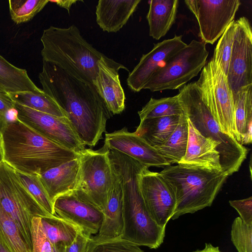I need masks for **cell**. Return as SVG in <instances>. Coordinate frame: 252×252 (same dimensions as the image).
I'll return each mask as SVG.
<instances>
[{
    "mask_svg": "<svg viewBox=\"0 0 252 252\" xmlns=\"http://www.w3.org/2000/svg\"><path fill=\"white\" fill-rule=\"evenodd\" d=\"M38 77L42 90L65 111L83 145L90 147L97 145L103 138L107 121L112 114L94 86L44 61Z\"/></svg>",
    "mask_w": 252,
    "mask_h": 252,
    "instance_id": "6da1fadb",
    "label": "cell"
},
{
    "mask_svg": "<svg viewBox=\"0 0 252 252\" xmlns=\"http://www.w3.org/2000/svg\"><path fill=\"white\" fill-rule=\"evenodd\" d=\"M109 158L122 190L124 225L120 238L138 246L158 248L165 228L152 218L142 196L139 176L146 165L114 150H109Z\"/></svg>",
    "mask_w": 252,
    "mask_h": 252,
    "instance_id": "7a4b0ae2",
    "label": "cell"
},
{
    "mask_svg": "<svg viewBox=\"0 0 252 252\" xmlns=\"http://www.w3.org/2000/svg\"><path fill=\"white\" fill-rule=\"evenodd\" d=\"M0 137L4 161L28 174L40 175L80 155L16 118L7 124Z\"/></svg>",
    "mask_w": 252,
    "mask_h": 252,
    "instance_id": "3957f363",
    "label": "cell"
},
{
    "mask_svg": "<svg viewBox=\"0 0 252 252\" xmlns=\"http://www.w3.org/2000/svg\"><path fill=\"white\" fill-rule=\"evenodd\" d=\"M40 40L42 61L57 65L77 80L93 85L98 61L105 55L88 42L75 25L67 28L50 26L43 31Z\"/></svg>",
    "mask_w": 252,
    "mask_h": 252,
    "instance_id": "277c9868",
    "label": "cell"
},
{
    "mask_svg": "<svg viewBox=\"0 0 252 252\" xmlns=\"http://www.w3.org/2000/svg\"><path fill=\"white\" fill-rule=\"evenodd\" d=\"M159 173L175 195L172 220L210 206L229 176L224 172L189 168L179 164L165 166Z\"/></svg>",
    "mask_w": 252,
    "mask_h": 252,
    "instance_id": "5b68a950",
    "label": "cell"
},
{
    "mask_svg": "<svg viewBox=\"0 0 252 252\" xmlns=\"http://www.w3.org/2000/svg\"><path fill=\"white\" fill-rule=\"evenodd\" d=\"M177 94L184 114L204 137L219 144L220 164L222 172L229 176L237 172L246 159L248 150L235 138L222 133L204 102L195 82L179 89Z\"/></svg>",
    "mask_w": 252,
    "mask_h": 252,
    "instance_id": "8992f818",
    "label": "cell"
},
{
    "mask_svg": "<svg viewBox=\"0 0 252 252\" xmlns=\"http://www.w3.org/2000/svg\"><path fill=\"white\" fill-rule=\"evenodd\" d=\"M0 208L16 222L32 250V219L53 216L37 203L16 171L4 161L0 163Z\"/></svg>",
    "mask_w": 252,
    "mask_h": 252,
    "instance_id": "52a82bcc",
    "label": "cell"
},
{
    "mask_svg": "<svg viewBox=\"0 0 252 252\" xmlns=\"http://www.w3.org/2000/svg\"><path fill=\"white\" fill-rule=\"evenodd\" d=\"M203 41L192 40L158 67L143 89L151 92L180 89L197 76L205 65L209 52Z\"/></svg>",
    "mask_w": 252,
    "mask_h": 252,
    "instance_id": "ba28073f",
    "label": "cell"
},
{
    "mask_svg": "<svg viewBox=\"0 0 252 252\" xmlns=\"http://www.w3.org/2000/svg\"><path fill=\"white\" fill-rule=\"evenodd\" d=\"M109 152V149L104 145L97 150L86 148L79 156V179L75 190L91 200L102 211L116 178Z\"/></svg>",
    "mask_w": 252,
    "mask_h": 252,
    "instance_id": "9c48e42d",
    "label": "cell"
},
{
    "mask_svg": "<svg viewBox=\"0 0 252 252\" xmlns=\"http://www.w3.org/2000/svg\"><path fill=\"white\" fill-rule=\"evenodd\" d=\"M195 82L221 131L235 139L233 100L226 75L210 60Z\"/></svg>",
    "mask_w": 252,
    "mask_h": 252,
    "instance_id": "30bf717a",
    "label": "cell"
},
{
    "mask_svg": "<svg viewBox=\"0 0 252 252\" xmlns=\"http://www.w3.org/2000/svg\"><path fill=\"white\" fill-rule=\"evenodd\" d=\"M199 25V36L206 44H214L234 20L239 0H186Z\"/></svg>",
    "mask_w": 252,
    "mask_h": 252,
    "instance_id": "8fae6325",
    "label": "cell"
},
{
    "mask_svg": "<svg viewBox=\"0 0 252 252\" xmlns=\"http://www.w3.org/2000/svg\"><path fill=\"white\" fill-rule=\"evenodd\" d=\"M15 118L47 138L79 154L86 148L65 117L41 112L14 102Z\"/></svg>",
    "mask_w": 252,
    "mask_h": 252,
    "instance_id": "7c38bea8",
    "label": "cell"
},
{
    "mask_svg": "<svg viewBox=\"0 0 252 252\" xmlns=\"http://www.w3.org/2000/svg\"><path fill=\"white\" fill-rule=\"evenodd\" d=\"M236 31L227 74L233 100L243 88L252 85V31L249 20L235 21Z\"/></svg>",
    "mask_w": 252,
    "mask_h": 252,
    "instance_id": "4fadbf2b",
    "label": "cell"
},
{
    "mask_svg": "<svg viewBox=\"0 0 252 252\" xmlns=\"http://www.w3.org/2000/svg\"><path fill=\"white\" fill-rule=\"evenodd\" d=\"M145 166L139 176V187L146 207L153 220L165 228L171 219L176 200L171 187L159 172Z\"/></svg>",
    "mask_w": 252,
    "mask_h": 252,
    "instance_id": "5bb4252c",
    "label": "cell"
},
{
    "mask_svg": "<svg viewBox=\"0 0 252 252\" xmlns=\"http://www.w3.org/2000/svg\"><path fill=\"white\" fill-rule=\"evenodd\" d=\"M55 215L79 226L85 233L96 234L103 219L102 210L91 200L75 190L53 201Z\"/></svg>",
    "mask_w": 252,
    "mask_h": 252,
    "instance_id": "9a60e30c",
    "label": "cell"
},
{
    "mask_svg": "<svg viewBox=\"0 0 252 252\" xmlns=\"http://www.w3.org/2000/svg\"><path fill=\"white\" fill-rule=\"evenodd\" d=\"M105 136L104 145L109 150L126 155L144 165L162 167L171 165L155 147L126 127L106 133Z\"/></svg>",
    "mask_w": 252,
    "mask_h": 252,
    "instance_id": "2e32d148",
    "label": "cell"
},
{
    "mask_svg": "<svg viewBox=\"0 0 252 252\" xmlns=\"http://www.w3.org/2000/svg\"><path fill=\"white\" fill-rule=\"evenodd\" d=\"M187 44L183 41L182 35H175L172 38L154 44L153 48L142 56L138 64L129 73L126 82L130 89L134 92L143 90L157 69Z\"/></svg>",
    "mask_w": 252,
    "mask_h": 252,
    "instance_id": "e0dca14e",
    "label": "cell"
},
{
    "mask_svg": "<svg viewBox=\"0 0 252 252\" xmlns=\"http://www.w3.org/2000/svg\"><path fill=\"white\" fill-rule=\"evenodd\" d=\"M98 67L93 85L111 114H121L125 109L126 96L118 72L121 69L129 70L106 56L98 61Z\"/></svg>",
    "mask_w": 252,
    "mask_h": 252,
    "instance_id": "ac0fdd59",
    "label": "cell"
},
{
    "mask_svg": "<svg viewBox=\"0 0 252 252\" xmlns=\"http://www.w3.org/2000/svg\"><path fill=\"white\" fill-rule=\"evenodd\" d=\"M188 123L187 150L185 156L177 164L189 168L222 172L219 143L210 138L203 136L188 119Z\"/></svg>",
    "mask_w": 252,
    "mask_h": 252,
    "instance_id": "d6986e66",
    "label": "cell"
},
{
    "mask_svg": "<svg viewBox=\"0 0 252 252\" xmlns=\"http://www.w3.org/2000/svg\"><path fill=\"white\" fill-rule=\"evenodd\" d=\"M80 167L79 156L39 175L53 203L58 196L76 189L79 179Z\"/></svg>",
    "mask_w": 252,
    "mask_h": 252,
    "instance_id": "ffe728a7",
    "label": "cell"
},
{
    "mask_svg": "<svg viewBox=\"0 0 252 252\" xmlns=\"http://www.w3.org/2000/svg\"><path fill=\"white\" fill-rule=\"evenodd\" d=\"M140 0H99L96 6V22L104 32H116L127 22Z\"/></svg>",
    "mask_w": 252,
    "mask_h": 252,
    "instance_id": "44dd1931",
    "label": "cell"
},
{
    "mask_svg": "<svg viewBox=\"0 0 252 252\" xmlns=\"http://www.w3.org/2000/svg\"><path fill=\"white\" fill-rule=\"evenodd\" d=\"M102 213L103 219L99 231L92 237L97 240L120 238L124 225L123 195L121 185L116 175Z\"/></svg>",
    "mask_w": 252,
    "mask_h": 252,
    "instance_id": "7402d4cb",
    "label": "cell"
},
{
    "mask_svg": "<svg viewBox=\"0 0 252 252\" xmlns=\"http://www.w3.org/2000/svg\"><path fill=\"white\" fill-rule=\"evenodd\" d=\"M178 0H152L146 16L149 35L158 40L164 36L175 22Z\"/></svg>",
    "mask_w": 252,
    "mask_h": 252,
    "instance_id": "603a6c76",
    "label": "cell"
},
{
    "mask_svg": "<svg viewBox=\"0 0 252 252\" xmlns=\"http://www.w3.org/2000/svg\"><path fill=\"white\" fill-rule=\"evenodd\" d=\"M180 116L145 119L140 122L135 132L154 147L162 145L175 130Z\"/></svg>",
    "mask_w": 252,
    "mask_h": 252,
    "instance_id": "cb8c5ba5",
    "label": "cell"
},
{
    "mask_svg": "<svg viewBox=\"0 0 252 252\" xmlns=\"http://www.w3.org/2000/svg\"><path fill=\"white\" fill-rule=\"evenodd\" d=\"M26 69L16 67L0 55V91L6 94L21 92H40Z\"/></svg>",
    "mask_w": 252,
    "mask_h": 252,
    "instance_id": "d4e9b609",
    "label": "cell"
},
{
    "mask_svg": "<svg viewBox=\"0 0 252 252\" xmlns=\"http://www.w3.org/2000/svg\"><path fill=\"white\" fill-rule=\"evenodd\" d=\"M188 134V118L183 113L180 116L177 126L166 141L155 148L170 164H178L185 155Z\"/></svg>",
    "mask_w": 252,
    "mask_h": 252,
    "instance_id": "484cf974",
    "label": "cell"
},
{
    "mask_svg": "<svg viewBox=\"0 0 252 252\" xmlns=\"http://www.w3.org/2000/svg\"><path fill=\"white\" fill-rule=\"evenodd\" d=\"M44 232L53 246L70 245L82 230L74 223L56 215L41 218Z\"/></svg>",
    "mask_w": 252,
    "mask_h": 252,
    "instance_id": "4316f807",
    "label": "cell"
},
{
    "mask_svg": "<svg viewBox=\"0 0 252 252\" xmlns=\"http://www.w3.org/2000/svg\"><path fill=\"white\" fill-rule=\"evenodd\" d=\"M14 102L34 110L57 117H65V111L43 90L40 92L29 91L7 94Z\"/></svg>",
    "mask_w": 252,
    "mask_h": 252,
    "instance_id": "83f0119b",
    "label": "cell"
},
{
    "mask_svg": "<svg viewBox=\"0 0 252 252\" xmlns=\"http://www.w3.org/2000/svg\"><path fill=\"white\" fill-rule=\"evenodd\" d=\"M0 240L10 252H32L16 222L0 208Z\"/></svg>",
    "mask_w": 252,
    "mask_h": 252,
    "instance_id": "f1b7e54d",
    "label": "cell"
},
{
    "mask_svg": "<svg viewBox=\"0 0 252 252\" xmlns=\"http://www.w3.org/2000/svg\"><path fill=\"white\" fill-rule=\"evenodd\" d=\"M183 113L178 95L160 98L151 97L138 112L140 121L165 116H180Z\"/></svg>",
    "mask_w": 252,
    "mask_h": 252,
    "instance_id": "f546056e",
    "label": "cell"
},
{
    "mask_svg": "<svg viewBox=\"0 0 252 252\" xmlns=\"http://www.w3.org/2000/svg\"><path fill=\"white\" fill-rule=\"evenodd\" d=\"M235 31L236 23L234 20L229 24L220 36L211 60L224 72L226 76L229 68Z\"/></svg>",
    "mask_w": 252,
    "mask_h": 252,
    "instance_id": "4dcf8cb0",
    "label": "cell"
},
{
    "mask_svg": "<svg viewBox=\"0 0 252 252\" xmlns=\"http://www.w3.org/2000/svg\"><path fill=\"white\" fill-rule=\"evenodd\" d=\"M49 2V0H9L11 18L17 24L28 22Z\"/></svg>",
    "mask_w": 252,
    "mask_h": 252,
    "instance_id": "1f68e13d",
    "label": "cell"
},
{
    "mask_svg": "<svg viewBox=\"0 0 252 252\" xmlns=\"http://www.w3.org/2000/svg\"><path fill=\"white\" fill-rule=\"evenodd\" d=\"M16 172L23 185L37 203L50 214L55 215L53 203L39 175L28 174L17 171Z\"/></svg>",
    "mask_w": 252,
    "mask_h": 252,
    "instance_id": "d6a6232c",
    "label": "cell"
},
{
    "mask_svg": "<svg viewBox=\"0 0 252 252\" xmlns=\"http://www.w3.org/2000/svg\"><path fill=\"white\" fill-rule=\"evenodd\" d=\"M85 252H144L139 246L120 238L97 240L91 237Z\"/></svg>",
    "mask_w": 252,
    "mask_h": 252,
    "instance_id": "836d02e7",
    "label": "cell"
},
{
    "mask_svg": "<svg viewBox=\"0 0 252 252\" xmlns=\"http://www.w3.org/2000/svg\"><path fill=\"white\" fill-rule=\"evenodd\" d=\"M231 238L238 252H252V225L245 223L240 217L232 224Z\"/></svg>",
    "mask_w": 252,
    "mask_h": 252,
    "instance_id": "e575fe53",
    "label": "cell"
},
{
    "mask_svg": "<svg viewBox=\"0 0 252 252\" xmlns=\"http://www.w3.org/2000/svg\"><path fill=\"white\" fill-rule=\"evenodd\" d=\"M249 86L242 89L233 99L235 139L240 144L244 131L247 96Z\"/></svg>",
    "mask_w": 252,
    "mask_h": 252,
    "instance_id": "d590c367",
    "label": "cell"
},
{
    "mask_svg": "<svg viewBox=\"0 0 252 252\" xmlns=\"http://www.w3.org/2000/svg\"><path fill=\"white\" fill-rule=\"evenodd\" d=\"M31 236L32 252H53L54 247L44 232L41 218L32 219Z\"/></svg>",
    "mask_w": 252,
    "mask_h": 252,
    "instance_id": "8d00e7d4",
    "label": "cell"
},
{
    "mask_svg": "<svg viewBox=\"0 0 252 252\" xmlns=\"http://www.w3.org/2000/svg\"><path fill=\"white\" fill-rule=\"evenodd\" d=\"M14 102L0 91V136L7 124L15 119Z\"/></svg>",
    "mask_w": 252,
    "mask_h": 252,
    "instance_id": "74e56055",
    "label": "cell"
},
{
    "mask_svg": "<svg viewBox=\"0 0 252 252\" xmlns=\"http://www.w3.org/2000/svg\"><path fill=\"white\" fill-rule=\"evenodd\" d=\"M230 205L240 215V218L246 224L252 225V197L242 199L229 200Z\"/></svg>",
    "mask_w": 252,
    "mask_h": 252,
    "instance_id": "f35d334b",
    "label": "cell"
},
{
    "mask_svg": "<svg viewBox=\"0 0 252 252\" xmlns=\"http://www.w3.org/2000/svg\"><path fill=\"white\" fill-rule=\"evenodd\" d=\"M252 142V85L249 86L247 93L246 113L244 131L241 144L249 145Z\"/></svg>",
    "mask_w": 252,
    "mask_h": 252,
    "instance_id": "ab89813d",
    "label": "cell"
},
{
    "mask_svg": "<svg viewBox=\"0 0 252 252\" xmlns=\"http://www.w3.org/2000/svg\"><path fill=\"white\" fill-rule=\"evenodd\" d=\"M91 236L85 233L81 230L74 241L68 246L59 244L54 246L59 252H85L88 243Z\"/></svg>",
    "mask_w": 252,
    "mask_h": 252,
    "instance_id": "60d3db41",
    "label": "cell"
},
{
    "mask_svg": "<svg viewBox=\"0 0 252 252\" xmlns=\"http://www.w3.org/2000/svg\"><path fill=\"white\" fill-rule=\"evenodd\" d=\"M79 0H49V2L55 3L59 6L65 9L69 14L71 6Z\"/></svg>",
    "mask_w": 252,
    "mask_h": 252,
    "instance_id": "b9f144b4",
    "label": "cell"
},
{
    "mask_svg": "<svg viewBox=\"0 0 252 252\" xmlns=\"http://www.w3.org/2000/svg\"><path fill=\"white\" fill-rule=\"evenodd\" d=\"M193 252H220V251L218 247H214L211 244L206 243L203 249L197 250Z\"/></svg>",
    "mask_w": 252,
    "mask_h": 252,
    "instance_id": "7bdbcfd3",
    "label": "cell"
},
{
    "mask_svg": "<svg viewBox=\"0 0 252 252\" xmlns=\"http://www.w3.org/2000/svg\"><path fill=\"white\" fill-rule=\"evenodd\" d=\"M4 161L3 159V152L2 146V142L1 137L0 136V163Z\"/></svg>",
    "mask_w": 252,
    "mask_h": 252,
    "instance_id": "ee69618b",
    "label": "cell"
},
{
    "mask_svg": "<svg viewBox=\"0 0 252 252\" xmlns=\"http://www.w3.org/2000/svg\"><path fill=\"white\" fill-rule=\"evenodd\" d=\"M0 252H10L0 240Z\"/></svg>",
    "mask_w": 252,
    "mask_h": 252,
    "instance_id": "f6af8a7d",
    "label": "cell"
},
{
    "mask_svg": "<svg viewBox=\"0 0 252 252\" xmlns=\"http://www.w3.org/2000/svg\"><path fill=\"white\" fill-rule=\"evenodd\" d=\"M54 247V250L53 252H59L58 249L56 247Z\"/></svg>",
    "mask_w": 252,
    "mask_h": 252,
    "instance_id": "bcb514c9",
    "label": "cell"
}]
</instances>
